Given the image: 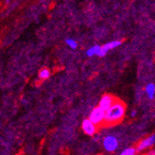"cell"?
Masks as SVG:
<instances>
[{"mask_svg": "<svg viewBox=\"0 0 155 155\" xmlns=\"http://www.w3.org/2000/svg\"><path fill=\"white\" fill-rule=\"evenodd\" d=\"M126 107L121 101H114L113 105L105 111L104 123L108 125H113L120 122L125 115Z\"/></svg>", "mask_w": 155, "mask_h": 155, "instance_id": "1", "label": "cell"}, {"mask_svg": "<svg viewBox=\"0 0 155 155\" xmlns=\"http://www.w3.org/2000/svg\"><path fill=\"white\" fill-rule=\"evenodd\" d=\"M104 117H105V111L97 106L95 109H93V111L90 113L88 119L94 123L95 125L99 126L102 123H104Z\"/></svg>", "mask_w": 155, "mask_h": 155, "instance_id": "2", "label": "cell"}, {"mask_svg": "<svg viewBox=\"0 0 155 155\" xmlns=\"http://www.w3.org/2000/svg\"><path fill=\"white\" fill-rule=\"evenodd\" d=\"M103 147L108 152H114L118 148V140L114 135H108L103 139Z\"/></svg>", "mask_w": 155, "mask_h": 155, "instance_id": "3", "label": "cell"}, {"mask_svg": "<svg viewBox=\"0 0 155 155\" xmlns=\"http://www.w3.org/2000/svg\"><path fill=\"white\" fill-rule=\"evenodd\" d=\"M121 44H122L121 41L116 40V41H112V42H109V43H107V44L101 45V46H100V49H99V52L97 54V56L98 57H104L110 50H112V49H114L115 48H117V46H119Z\"/></svg>", "mask_w": 155, "mask_h": 155, "instance_id": "4", "label": "cell"}, {"mask_svg": "<svg viewBox=\"0 0 155 155\" xmlns=\"http://www.w3.org/2000/svg\"><path fill=\"white\" fill-rule=\"evenodd\" d=\"M155 144V134L150 135L148 137L144 138L143 140L138 144L136 150L137 151H142L145 150L147 149H150L151 147Z\"/></svg>", "mask_w": 155, "mask_h": 155, "instance_id": "5", "label": "cell"}, {"mask_svg": "<svg viewBox=\"0 0 155 155\" xmlns=\"http://www.w3.org/2000/svg\"><path fill=\"white\" fill-rule=\"evenodd\" d=\"M81 127H82V130L84 131V134L87 135H91V136L94 135L97 130V126L95 125L93 122H91L88 118L84 119L82 121Z\"/></svg>", "mask_w": 155, "mask_h": 155, "instance_id": "6", "label": "cell"}, {"mask_svg": "<svg viewBox=\"0 0 155 155\" xmlns=\"http://www.w3.org/2000/svg\"><path fill=\"white\" fill-rule=\"evenodd\" d=\"M115 101L114 97L111 95H104L99 100V103H98V107H100L101 109H103L104 111H106L107 109L113 105V103Z\"/></svg>", "mask_w": 155, "mask_h": 155, "instance_id": "7", "label": "cell"}, {"mask_svg": "<svg viewBox=\"0 0 155 155\" xmlns=\"http://www.w3.org/2000/svg\"><path fill=\"white\" fill-rule=\"evenodd\" d=\"M146 93L147 96L149 97L150 99H153L155 97V84L153 83H149L146 86Z\"/></svg>", "mask_w": 155, "mask_h": 155, "instance_id": "8", "label": "cell"}, {"mask_svg": "<svg viewBox=\"0 0 155 155\" xmlns=\"http://www.w3.org/2000/svg\"><path fill=\"white\" fill-rule=\"evenodd\" d=\"M100 46L101 45H95L91 46V48L86 51V55L88 57H93V56H97V54L99 52V49H100Z\"/></svg>", "mask_w": 155, "mask_h": 155, "instance_id": "9", "label": "cell"}, {"mask_svg": "<svg viewBox=\"0 0 155 155\" xmlns=\"http://www.w3.org/2000/svg\"><path fill=\"white\" fill-rule=\"evenodd\" d=\"M50 76V71L49 69L48 68H43L42 70L39 72V78L42 80H45V79H48Z\"/></svg>", "mask_w": 155, "mask_h": 155, "instance_id": "10", "label": "cell"}, {"mask_svg": "<svg viewBox=\"0 0 155 155\" xmlns=\"http://www.w3.org/2000/svg\"><path fill=\"white\" fill-rule=\"evenodd\" d=\"M65 44L71 49H77V48H78V43H77V41H75L74 39H72V38H67V39H65Z\"/></svg>", "mask_w": 155, "mask_h": 155, "instance_id": "11", "label": "cell"}, {"mask_svg": "<svg viewBox=\"0 0 155 155\" xmlns=\"http://www.w3.org/2000/svg\"><path fill=\"white\" fill-rule=\"evenodd\" d=\"M136 149L134 148H128L124 150L119 155H135L136 154Z\"/></svg>", "mask_w": 155, "mask_h": 155, "instance_id": "12", "label": "cell"}, {"mask_svg": "<svg viewBox=\"0 0 155 155\" xmlns=\"http://www.w3.org/2000/svg\"><path fill=\"white\" fill-rule=\"evenodd\" d=\"M148 155H155V150H150V151L148 153Z\"/></svg>", "mask_w": 155, "mask_h": 155, "instance_id": "13", "label": "cell"}, {"mask_svg": "<svg viewBox=\"0 0 155 155\" xmlns=\"http://www.w3.org/2000/svg\"><path fill=\"white\" fill-rule=\"evenodd\" d=\"M135 115H136V112L134 111L133 113H131V116H135Z\"/></svg>", "mask_w": 155, "mask_h": 155, "instance_id": "14", "label": "cell"}]
</instances>
